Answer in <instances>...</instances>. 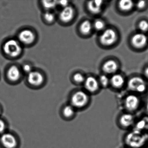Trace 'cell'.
I'll return each instance as SVG.
<instances>
[{"label":"cell","instance_id":"6da1fadb","mask_svg":"<svg viewBox=\"0 0 148 148\" xmlns=\"http://www.w3.org/2000/svg\"><path fill=\"white\" fill-rule=\"evenodd\" d=\"M123 142L130 148H143L148 145V138L145 132L132 129L124 136Z\"/></svg>","mask_w":148,"mask_h":148},{"label":"cell","instance_id":"7a4b0ae2","mask_svg":"<svg viewBox=\"0 0 148 148\" xmlns=\"http://www.w3.org/2000/svg\"><path fill=\"white\" fill-rule=\"evenodd\" d=\"M90 103L89 94L85 91L78 90L71 95L69 103L77 111H80L87 109Z\"/></svg>","mask_w":148,"mask_h":148},{"label":"cell","instance_id":"3957f363","mask_svg":"<svg viewBox=\"0 0 148 148\" xmlns=\"http://www.w3.org/2000/svg\"><path fill=\"white\" fill-rule=\"evenodd\" d=\"M21 140L15 132L8 130L0 135V147L1 148H19Z\"/></svg>","mask_w":148,"mask_h":148},{"label":"cell","instance_id":"277c9868","mask_svg":"<svg viewBox=\"0 0 148 148\" xmlns=\"http://www.w3.org/2000/svg\"><path fill=\"white\" fill-rule=\"evenodd\" d=\"M136 119L135 114L124 111L118 116L117 125L120 129L129 131L133 128Z\"/></svg>","mask_w":148,"mask_h":148},{"label":"cell","instance_id":"5b68a950","mask_svg":"<svg viewBox=\"0 0 148 148\" xmlns=\"http://www.w3.org/2000/svg\"><path fill=\"white\" fill-rule=\"evenodd\" d=\"M142 105L141 99L138 95L132 93L127 95L123 102L124 111L135 114L138 111Z\"/></svg>","mask_w":148,"mask_h":148},{"label":"cell","instance_id":"8992f818","mask_svg":"<svg viewBox=\"0 0 148 148\" xmlns=\"http://www.w3.org/2000/svg\"><path fill=\"white\" fill-rule=\"evenodd\" d=\"M4 52L8 56L15 58L22 51V47L19 42L14 39L8 40L3 46Z\"/></svg>","mask_w":148,"mask_h":148},{"label":"cell","instance_id":"52a82bcc","mask_svg":"<svg viewBox=\"0 0 148 148\" xmlns=\"http://www.w3.org/2000/svg\"><path fill=\"white\" fill-rule=\"evenodd\" d=\"M128 88L130 90L138 94L144 93L147 89L145 81L139 77L132 78L128 83Z\"/></svg>","mask_w":148,"mask_h":148},{"label":"cell","instance_id":"ba28073f","mask_svg":"<svg viewBox=\"0 0 148 148\" xmlns=\"http://www.w3.org/2000/svg\"><path fill=\"white\" fill-rule=\"evenodd\" d=\"M117 39V34L113 29L109 28L105 30L99 37L100 43L104 46L113 45Z\"/></svg>","mask_w":148,"mask_h":148},{"label":"cell","instance_id":"9c48e42d","mask_svg":"<svg viewBox=\"0 0 148 148\" xmlns=\"http://www.w3.org/2000/svg\"><path fill=\"white\" fill-rule=\"evenodd\" d=\"M77 112L72 106L68 103L64 105L60 108V115L64 120L71 121L76 117Z\"/></svg>","mask_w":148,"mask_h":148},{"label":"cell","instance_id":"30bf717a","mask_svg":"<svg viewBox=\"0 0 148 148\" xmlns=\"http://www.w3.org/2000/svg\"><path fill=\"white\" fill-rule=\"evenodd\" d=\"M84 83L85 91L88 94L89 93H95L99 88V84L97 80L95 77L92 76H90L86 79Z\"/></svg>","mask_w":148,"mask_h":148},{"label":"cell","instance_id":"8fae6325","mask_svg":"<svg viewBox=\"0 0 148 148\" xmlns=\"http://www.w3.org/2000/svg\"><path fill=\"white\" fill-rule=\"evenodd\" d=\"M132 43L135 47L140 48L145 46L148 42L147 36L143 33H137L132 38Z\"/></svg>","mask_w":148,"mask_h":148},{"label":"cell","instance_id":"7c38bea8","mask_svg":"<svg viewBox=\"0 0 148 148\" xmlns=\"http://www.w3.org/2000/svg\"><path fill=\"white\" fill-rule=\"evenodd\" d=\"M27 81L28 83L34 86H39L44 81V77L40 73L32 71L28 74Z\"/></svg>","mask_w":148,"mask_h":148},{"label":"cell","instance_id":"4fadbf2b","mask_svg":"<svg viewBox=\"0 0 148 148\" xmlns=\"http://www.w3.org/2000/svg\"><path fill=\"white\" fill-rule=\"evenodd\" d=\"M19 41L25 45H29L33 42L35 39V35L32 31L24 30L21 31L18 35Z\"/></svg>","mask_w":148,"mask_h":148},{"label":"cell","instance_id":"5bb4252c","mask_svg":"<svg viewBox=\"0 0 148 148\" xmlns=\"http://www.w3.org/2000/svg\"><path fill=\"white\" fill-rule=\"evenodd\" d=\"M73 8L70 6L63 8L59 14L60 19L64 22L71 21L74 16Z\"/></svg>","mask_w":148,"mask_h":148},{"label":"cell","instance_id":"9a60e30c","mask_svg":"<svg viewBox=\"0 0 148 148\" xmlns=\"http://www.w3.org/2000/svg\"><path fill=\"white\" fill-rule=\"evenodd\" d=\"M104 1L101 0H95L88 2L87 7L89 11L93 14H97L101 12Z\"/></svg>","mask_w":148,"mask_h":148},{"label":"cell","instance_id":"2e32d148","mask_svg":"<svg viewBox=\"0 0 148 148\" xmlns=\"http://www.w3.org/2000/svg\"><path fill=\"white\" fill-rule=\"evenodd\" d=\"M117 64L114 60H110L106 61L103 66V70L108 74H114L118 70Z\"/></svg>","mask_w":148,"mask_h":148},{"label":"cell","instance_id":"e0dca14e","mask_svg":"<svg viewBox=\"0 0 148 148\" xmlns=\"http://www.w3.org/2000/svg\"><path fill=\"white\" fill-rule=\"evenodd\" d=\"M8 77L11 81H16L21 77V72L19 69L15 66H12L9 68L7 73Z\"/></svg>","mask_w":148,"mask_h":148},{"label":"cell","instance_id":"ac0fdd59","mask_svg":"<svg viewBox=\"0 0 148 148\" xmlns=\"http://www.w3.org/2000/svg\"><path fill=\"white\" fill-rule=\"evenodd\" d=\"M123 77L119 74H115L111 78L110 82L112 85L116 88H119L123 86L124 83Z\"/></svg>","mask_w":148,"mask_h":148},{"label":"cell","instance_id":"d6986e66","mask_svg":"<svg viewBox=\"0 0 148 148\" xmlns=\"http://www.w3.org/2000/svg\"><path fill=\"white\" fill-rule=\"evenodd\" d=\"M134 3L130 0H122L119 3V6L123 11H129L133 8Z\"/></svg>","mask_w":148,"mask_h":148},{"label":"cell","instance_id":"ffe728a7","mask_svg":"<svg viewBox=\"0 0 148 148\" xmlns=\"http://www.w3.org/2000/svg\"><path fill=\"white\" fill-rule=\"evenodd\" d=\"M92 28V25L91 23L89 21L86 20L84 21L81 24L80 27V30L83 34L86 35L90 33Z\"/></svg>","mask_w":148,"mask_h":148},{"label":"cell","instance_id":"44dd1931","mask_svg":"<svg viewBox=\"0 0 148 148\" xmlns=\"http://www.w3.org/2000/svg\"><path fill=\"white\" fill-rule=\"evenodd\" d=\"M42 3L43 6L47 11L54 9L58 5V1H42Z\"/></svg>","mask_w":148,"mask_h":148},{"label":"cell","instance_id":"7402d4cb","mask_svg":"<svg viewBox=\"0 0 148 148\" xmlns=\"http://www.w3.org/2000/svg\"><path fill=\"white\" fill-rule=\"evenodd\" d=\"M8 124L7 121L3 118L0 117V135L8 130Z\"/></svg>","mask_w":148,"mask_h":148},{"label":"cell","instance_id":"603a6c76","mask_svg":"<svg viewBox=\"0 0 148 148\" xmlns=\"http://www.w3.org/2000/svg\"><path fill=\"white\" fill-rule=\"evenodd\" d=\"M93 26L97 31H101L104 28L105 25L103 21L98 20L95 21Z\"/></svg>","mask_w":148,"mask_h":148},{"label":"cell","instance_id":"cb8c5ba5","mask_svg":"<svg viewBox=\"0 0 148 148\" xmlns=\"http://www.w3.org/2000/svg\"><path fill=\"white\" fill-rule=\"evenodd\" d=\"M99 82L102 86L107 87L110 82V79L106 75H102L99 77Z\"/></svg>","mask_w":148,"mask_h":148},{"label":"cell","instance_id":"d4e9b609","mask_svg":"<svg viewBox=\"0 0 148 148\" xmlns=\"http://www.w3.org/2000/svg\"><path fill=\"white\" fill-rule=\"evenodd\" d=\"M44 17L45 20L49 22H52L55 19V15L50 11H47L44 14Z\"/></svg>","mask_w":148,"mask_h":148},{"label":"cell","instance_id":"484cf974","mask_svg":"<svg viewBox=\"0 0 148 148\" xmlns=\"http://www.w3.org/2000/svg\"><path fill=\"white\" fill-rule=\"evenodd\" d=\"M139 29L143 32H146L148 31V22L147 21H141L138 24Z\"/></svg>","mask_w":148,"mask_h":148},{"label":"cell","instance_id":"4316f807","mask_svg":"<svg viewBox=\"0 0 148 148\" xmlns=\"http://www.w3.org/2000/svg\"><path fill=\"white\" fill-rule=\"evenodd\" d=\"M73 79L76 83L79 84L84 82L85 80L84 77L80 73H76L73 76Z\"/></svg>","mask_w":148,"mask_h":148},{"label":"cell","instance_id":"83f0119b","mask_svg":"<svg viewBox=\"0 0 148 148\" xmlns=\"http://www.w3.org/2000/svg\"><path fill=\"white\" fill-rule=\"evenodd\" d=\"M23 70L24 71V72L25 73L29 74V73L32 71V67L31 65L29 64H25L23 66Z\"/></svg>","mask_w":148,"mask_h":148},{"label":"cell","instance_id":"f1b7e54d","mask_svg":"<svg viewBox=\"0 0 148 148\" xmlns=\"http://www.w3.org/2000/svg\"><path fill=\"white\" fill-rule=\"evenodd\" d=\"M145 5H146V1H138L136 4L137 7L138 9H140L143 8L145 6Z\"/></svg>","mask_w":148,"mask_h":148},{"label":"cell","instance_id":"f546056e","mask_svg":"<svg viewBox=\"0 0 148 148\" xmlns=\"http://www.w3.org/2000/svg\"><path fill=\"white\" fill-rule=\"evenodd\" d=\"M58 5L63 8H65L66 7L69 6V2L67 1H58Z\"/></svg>","mask_w":148,"mask_h":148},{"label":"cell","instance_id":"4dcf8cb0","mask_svg":"<svg viewBox=\"0 0 148 148\" xmlns=\"http://www.w3.org/2000/svg\"><path fill=\"white\" fill-rule=\"evenodd\" d=\"M145 111H146V112H147V114L148 115V99L146 100V103H145Z\"/></svg>","mask_w":148,"mask_h":148},{"label":"cell","instance_id":"1f68e13d","mask_svg":"<svg viewBox=\"0 0 148 148\" xmlns=\"http://www.w3.org/2000/svg\"><path fill=\"white\" fill-rule=\"evenodd\" d=\"M145 76L148 77V66L146 67V69H145Z\"/></svg>","mask_w":148,"mask_h":148},{"label":"cell","instance_id":"d6a6232c","mask_svg":"<svg viewBox=\"0 0 148 148\" xmlns=\"http://www.w3.org/2000/svg\"><path fill=\"white\" fill-rule=\"evenodd\" d=\"M2 112H3V110H2V108L1 106H0V117L1 116V114H2Z\"/></svg>","mask_w":148,"mask_h":148},{"label":"cell","instance_id":"836d02e7","mask_svg":"<svg viewBox=\"0 0 148 148\" xmlns=\"http://www.w3.org/2000/svg\"><path fill=\"white\" fill-rule=\"evenodd\" d=\"M143 148H148V145H146V146H145V147H144Z\"/></svg>","mask_w":148,"mask_h":148},{"label":"cell","instance_id":"e575fe53","mask_svg":"<svg viewBox=\"0 0 148 148\" xmlns=\"http://www.w3.org/2000/svg\"><path fill=\"white\" fill-rule=\"evenodd\" d=\"M123 148H130L129 147H126V146H124V147H123Z\"/></svg>","mask_w":148,"mask_h":148},{"label":"cell","instance_id":"d590c367","mask_svg":"<svg viewBox=\"0 0 148 148\" xmlns=\"http://www.w3.org/2000/svg\"><path fill=\"white\" fill-rule=\"evenodd\" d=\"M146 134H147V137H148V132H146Z\"/></svg>","mask_w":148,"mask_h":148}]
</instances>
